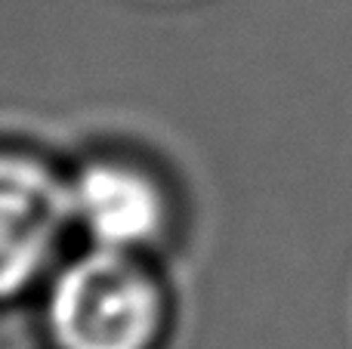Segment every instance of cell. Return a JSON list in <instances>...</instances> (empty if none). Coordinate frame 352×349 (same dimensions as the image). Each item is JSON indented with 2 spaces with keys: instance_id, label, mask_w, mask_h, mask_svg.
I'll list each match as a JSON object with an SVG mask.
<instances>
[{
  "instance_id": "obj_3",
  "label": "cell",
  "mask_w": 352,
  "mask_h": 349,
  "mask_svg": "<svg viewBox=\"0 0 352 349\" xmlns=\"http://www.w3.org/2000/svg\"><path fill=\"white\" fill-rule=\"evenodd\" d=\"M68 216L93 247L130 254L152 245L167 223V198L146 170L99 158L65 183Z\"/></svg>"
},
{
  "instance_id": "obj_1",
  "label": "cell",
  "mask_w": 352,
  "mask_h": 349,
  "mask_svg": "<svg viewBox=\"0 0 352 349\" xmlns=\"http://www.w3.org/2000/svg\"><path fill=\"white\" fill-rule=\"evenodd\" d=\"M161 291L130 254L93 247L72 260L47 297L59 349H148L161 328Z\"/></svg>"
},
{
  "instance_id": "obj_2",
  "label": "cell",
  "mask_w": 352,
  "mask_h": 349,
  "mask_svg": "<svg viewBox=\"0 0 352 349\" xmlns=\"http://www.w3.org/2000/svg\"><path fill=\"white\" fill-rule=\"evenodd\" d=\"M68 223L65 183L37 158L0 152V300L47 269Z\"/></svg>"
}]
</instances>
